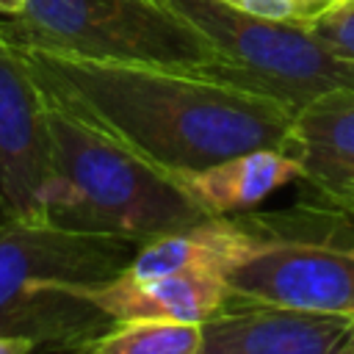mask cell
Instances as JSON below:
<instances>
[{"label":"cell","instance_id":"1","mask_svg":"<svg viewBox=\"0 0 354 354\" xmlns=\"http://www.w3.org/2000/svg\"><path fill=\"white\" fill-rule=\"evenodd\" d=\"M50 102L169 174L249 149H282L293 111L202 69L19 50Z\"/></svg>","mask_w":354,"mask_h":354},{"label":"cell","instance_id":"2","mask_svg":"<svg viewBox=\"0 0 354 354\" xmlns=\"http://www.w3.org/2000/svg\"><path fill=\"white\" fill-rule=\"evenodd\" d=\"M47 124L53 177L41 199L44 221L147 243L210 218L169 171L50 100Z\"/></svg>","mask_w":354,"mask_h":354},{"label":"cell","instance_id":"3","mask_svg":"<svg viewBox=\"0 0 354 354\" xmlns=\"http://www.w3.org/2000/svg\"><path fill=\"white\" fill-rule=\"evenodd\" d=\"M141 243L58 227L44 218L0 221V335L75 354L113 321L75 288L122 274Z\"/></svg>","mask_w":354,"mask_h":354},{"label":"cell","instance_id":"4","mask_svg":"<svg viewBox=\"0 0 354 354\" xmlns=\"http://www.w3.org/2000/svg\"><path fill=\"white\" fill-rule=\"evenodd\" d=\"M235 216L252 249L224 271L227 301L354 315V210L299 196L285 210Z\"/></svg>","mask_w":354,"mask_h":354},{"label":"cell","instance_id":"5","mask_svg":"<svg viewBox=\"0 0 354 354\" xmlns=\"http://www.w3.org/2000/svg\"><path fill=\"white\" fill-rule=\"evenodd\" d=\"M14 50H39L86 61L163 64L210 69L213 44L166 0H25L0 19Z\"/></svg>","mask_w":354,"mask_h":354},{"label":"cell","instance_id":"6","mask_svg":"<svg viewBox=\"0 0 354 354\" xmlns=\"http://www.w3.org/2000/svg\"><path fill=\"white\" fill-rule=\"evenodd\" d=\"M216 50L207 75L271 97L293 113L324 91L354 86V61L337 55L310 25L238 11L221 0H166Z\"/></svg>","mask_w":354,"mask_h":354},{"label":"cell","instance_id":"7","mask_svg":"<svg viewBox=\"0 0 354 354\" xmlns=\"http://www.w3.org/2000/svg\"><path fill=\"white\" fill-rule=\"evenodd\" d=\"M50 177L47 97L19 50L0 36V216L41 218Z\"/></svg>","mask_w":354,"mask_h":354},{"label":"cell","instance_id":"8","mask_svg":"<svg viewBox=\"0 0 354 354\" xmlns=\"http://www.w3.org/2000/svg\"><path fill=\"white\" fill-rule=\"evenodd\" d=\"M354 315L227 301L202 324L199 354H351Z\"/></svg>","mask_w":354,"mask_h":354},{"label":"cell","instance_id":"9","mask_svg":"<svg viewBox=\"0 0 354 354\" xmlns=\"http://www.w3.org/2000/svg\"><path fill=\"white\" fill-rule=\"evenodd\" d=\"M282 152L299 163V196L354 210V86L332 88L301 105Z\"/></svg>","mask_w":354,"mask_h":354},{"label":"cell","instance_id":"10","mask_svg":"<svg viewBox=\"0 0 354 354\" xmlns=\"http://www.w3.org/2000/svg\"><path fill=\"white\" fill-rule=\"evenodd\" d=\"M113 324L138 318H166L205 324L227 307L230 288L213 271H174L152 279H133L124 271L100 285L75 288Z\"/></svg>","mask_w":354,"mask_h":354},{"label":"cell","instance_id":"11","mask_svg":"<svg viewBox=\"0 0 354 354\" xmlns=\"http://www.w3.org/2000/svg\"><path fill=\"white\" fill-rule=\"evenodd\" d=\"M205 216L254 210L266 196L299 180V163L282 149H249L196 171L171 174Z\"/></svg>","mask_w":354,"mask_h":354},{"label":"cell","instance_id":"12","mask_svg":"<svg viewBox=\"0 0 354 354\" xmlns=\"http://www.w3.org/2000/svg\"><path fill=\"white\" fill-rule=\"evenodd\" d=\"M252 249V232L232 216H210L191 227L171 230L138 246L124 268L133 279H152L174 271H213L221 274Z\"/></svg>","mask_w":354,"mask_h":354},{"label":"cell","instance_id":"13","mask_svg":"<svg viewBox=\"0 0 354 354\" xmlns=\"http://www.w3.org/2000/svg\"><path fill=\"white\" fill-rule=\"evenodd\" d=\"M202 324L138 318L116 321L75 354H199Z\"/></svg>","mask_w":354,"mask_h":354},{"label":"cell","instance_id":"14","mask_svg":"<svg viewBox=\"0 0 354 354\" xmlns=\"http://www.w3.org/2000/svg\"><path fill=\"white\" fill-rule=\"evenodd\" d=\"M221 3L238 11H246V14H254V17H266V19L313 25L337 0H221Z\"/></svg>","mask_w":354,"mask_h":354},{"label":"cell","instance_id":"15","mask_svg":"<svg viewBox=\"0 0 354 354\" xmlns=\"http://www.w3.org/2000/svg\"><path fill=\"white\" fill-rule=\"evenodd\" d=\"M310 28L337 55L354 61V0H337Z\"/></svg>","mask_w":354,"mask_h":354},{"label":"cell","instance_id":"16","mask_svg":"<svg viewBox=\"0 0 354 354\" xmlns=\"http://www.w3.org/2000/svg\"><path fill=\"white\" fill-rule=\"evenodd\" d=\"M36 343L19 335H0V354H33Z\"/></svg>","mask_w":354,"mask_h":354},{"label":"cell","instance_id":"17","mask_svg":"<svg viewBox=\"0 0 354 354\" xmlns=\"http://www.w3.org/2000/svg\"><path fill=\"white\" fill-rule=\"evenodd\" d=\"M25 6V0H0V17H14L19 14Z\"/></svg>","mask_w":354,"mask_h":354},{"label":"cell","instance_id":"18","mask_svg":"<svg viewBox=\"0 0 354 354\" xmlns=\"http://www.w3.org/2000/svg\"><path fill=\"white\" fill-rule=\"evenodd\" d=\"M351 354H354V340H351Z\"/></svg>","mask_w":354,"mask_h":354}]
</instances>
